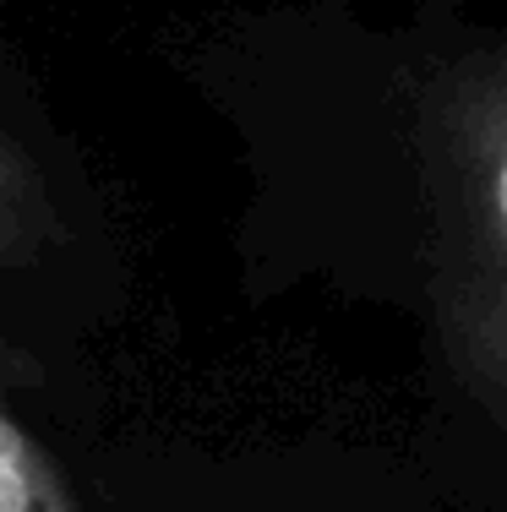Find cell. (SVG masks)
<instances>
[{
	"label": "cell",
	"instance_id": "1",
	"mask_svg": "<svg viewBox=\"0 0 507 512\" xmlns=\"http://www.w3.org/2000/svg\"><path fill=\"white\" fill-rule=\"evenodd\" d=\"M415 142L442 355L507 425V39L431 71Z\"/></svg>",
	"mask_w": 507,
	"mask_h": 512
},
{
	"label": "cell",
	"instance_id": "2",
	"mask_svg": "<svg viewBox=\"0 0 507 512\" xmlns=\"http://www.w3.org/2000/svg\"><path fill=\"white\" fill-rule=\"evenodd\" d=\"M60 240H66V218L28 153L0 131V273L44 262Z\"/></svg>",
	"mask_w": 507,
	"mask_h": 512
},
{
	"label": "cell",
	"instance_id": "3",
	"mask_svg": "<svg viewBox=\"0 0 507 512\" xmlns=\"http://www.w3.org/2000/svg\"><path fill=\"white\" fill-rule=\"evenodd\" d=\"M0 512H82L55 458L11 414L6 382H0Z\"/></svg>",
	"mask_w": 507,
	"mask_h": 512
}]
</instances>
